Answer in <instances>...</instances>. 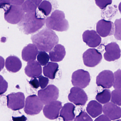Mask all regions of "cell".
Returning a JSON list of instances; mask_svg holds the SVG:
<instances>
[{
  "label": "cell",
  "mask_w": 121,
  "mask_h": 121,
  "mask_svg": "<svg viewBox=\"0 0 121 121\" xmlns=\"http://www.w3.org/2000/svg\"><path fill=\"white\" fill-rule=\"evenodd\" d=\"M31 39L38 49L46 52L51 51L59 42L58 37L56 33L46 28L32 35Z\"/></svg>",
  "instance_id": "cell-1"
},
{
  "label": "cell",
  "mask_w": 121,
  "mask_h": 121,
  "mask_svg": "<svg viewBox=\"0 0 121 121\" xmlns=\"http://www.w3.org/2000/svg\"><path fill=\"white\" fill-rule=\"evenodd\" d=\"M45 18L39 17L37 13L25 14L18 24L21 30L26 35L32 34L40 30L45 23Z\"/></svg>",
  "instance_id": "cell-2"
},
{
  "label": "cell",
  "mask_w": 121,
  "mask_h": 121,
  "mask_svg": "<svg viewBox=\"0 0 121 121\" xmlns=\"http://www.w3.org/2000/svg\"><path fill=\"white\" fill-rule=\"evenodd\" d=\"M45 23L48 29L57 31H65L69 28V24L65 18V14L58 10L53 12L51 16L46 19Z\"/></svg>",
  "instance_id": "cell-3"
},
{
  "label": "cell",
  "mask_w": 121,
  "mask_h": 121,
  "mask_svg": "<svg viewBox=\"0 0 121 121\" xmlns=\"http://www.w3.org/2000/svg\"><path fill=\"white\" fill-rule=\"evenodd\" d=\"M38 95L40 100L46 105L58 99L59 90L54 85H49L44 89L39 91Z\"/></svg>",
  "instance_id": "cell-4"
},
{
  "label": "cell",
  "mask_w": 121,
  "mask_h": 121,
  "mask_svg": "<svg viewBox=\"0 0 121 121\" xmlns=\"http://www.w3.org/2000/svg\"><path fill=\"white\" fill-rule=\"evenodd\" d=\"M43 105L36 95H30L26 99L24 111L26 114L30 115L37 114L41 111Z\"/></svg>",
  "instance_id": "cell-5"
},
{
  "label": "cell",
  "mask_w": 121,
  "mask_h": 121,
  "mask_svg": "<svg viewBox=\"0 0 121 121\" xmlns=\"http://www.w3.org/2000/svg\"><path fill=\"white\" fill-rule=\"evenodd\" d=\"M5 12V19L12 24L19 23L25 15L24 12L20 6L11 5Z\"/></svg>",
  "instance_id": "cell-6"
},
{
  "label": "cell",
  "mask_w": 121,
  "mask_h": 121,
  "mask_svg": "<svg viewBox=\"0 0 121 121\" xmlns=\"http://www.w3.org/2000/svg\"><path fill=\"white\" fill-rule=\"evenodd\" d=\"M90 81V73L83 69L77 70L72 74L71 82L75 87L85 88L89 85Z\"/></svg>",
  "instance_id": "cell-7"
},
{
  "label": "cell",
  "mask_w": 121,
  "mask_h": 121,
  "mask_svg": "<svg viewBox=\"0 0 121 121\" xmlns=\"http://www.w3.org/2000/svg\"><path fill=\"white\" fill-rule=\"evenodd\" d=\"M82 58L85 65L87 67H94L101 62L102 56L97 49L91 48L83 53Z\"/></svg>",
  "instance_id": "cell-8"
},
{
  "label": "cell",
  "mask_w": 121,
  "mask_h": 121,
  "mask_svg": "<svg viewBox=\"0 0 121 121\" xmlns=\"http://www.w3.org/2000/svg\"><path fill=\"white\" fill-rule=\"evenodd\" d=\"M8 108L14 111L22 109L24 107L25 97L21 92L13 93L7 96Z\"/></svg>",
  "instance_id": "cell-9"
},
{
  "label": "cell",
  "mask_w": 121,
  "mask_h": 121,
  "mask_svg": "<svg viewBox=\"0 0 121 121\" xmlns=\"http://www.w3.org/2000/svg\"><path fill=\"white\" fill-rule=\"evenodd\" d=\"M71 102L77 105H84L88 100V97L85 91L80 88L73 87L71 89L68 95Z\"/></svg>",
  "instance_id": "cell-10"
},
{
  "label": "cell",
  "mask_w": 121,
  "mask_h": 121,
  "mask_svg": "<svg viewBox=\"0 0 121 121\" xmlns=\"http://www.w3.org/2000/svg\"><path fill=\"white\" fill-rule=\"evenodd\" d=\"M114 73L111 71L105 70L100 72L96 78V84L105 89L110 88L113 85Z\"/></svg>",
  "instance_id": "cell-11"
},
{
  "label": "cell",
  "mask_w": 121,
  "mask_h": 121,
  "mask_svg": "<svg viewBox=\"0 0 121 121\" xmlns=\"http://www.w3.org/2000/svg\"><path fill=\"white\" fill-rule=\"evenodd\" d=\"M61 108V102L56 100L46 105L43 109V112L48 119H56L58 117Z\"/></svg>",
  "instance_id": "cell-12"
},
{
  "label": "cell",
  "mask_w": 121,
  "mask_h": 121,
  "mask_svg": "<svg viewBox=\"0 0 121 121\" xmlns=\"http://www.w3.org/2000/svg\"><path fill=\"white\" fill-rule=\"evenodd\" d=\"M105 52L104 53V59L108 61H114L120 58L121 50L116 42H112L106 45Z\"/></svg>",
  "instance_id": "cell-13"
},
{
  "label": "cell",
  "mask_w": 121,
  "mask_h": 121,
  "mask_svg": "<svg viewBox=\"0 0 121 121\" xmlns=\"http://www.w3.org/2000/svg\"><path fill=\"white\" fill-rule=\"evenodd\" d=\"M114 26L111 21L101 20L96 25V31L99 35L103 37L111 36L114 33Z\"/></svg>",
  "instance_id": "cell-14"
},
{
  "label": "cell",
  "mask_w": 121,
  "mask_h": 121,
  "mask_svg": "<svg viewBox=\"0 0 121 121\" xmlns=\"http://www.w3.org/2000/svg\"><path fill=\"white\" fill-rule=\"evenodd\" d=\"M83 41L89 47L95 48L99 45L102 41L101 37L95 30H87L82 35Z\"/></svg>",
  "instance_id": "cell-15"
},
{
  "label": "cell",
  "mask_w": 121,
  "mask_h": 121,
  "mask_svg": "<svg viewBox=\"0 0 121 121\" xmlns=\"http://www.w3.org/2000/svg\"><path fill=\"white\" fill-rule=\"evenodd\" d=\"M103 112L104 115L111 120H117L121 117V109L120 107L111 102L108 103L103 106Z\"/></svg>",
  "instance_id": "cell-16"
},
{
  "label": "cell",
  "mask_w": 121,
  "mask_h": 121,
  "mask_svg": "<svg viewBox=\"0 0 121 121\" xmlns=\"http://www.w3.org/2000/svg\"><path fill=\"white\" fill-rule=\"evenodd\" d=\"M26 75L30 78H39L41 75L42 68L38 61L36 60L28 62L25 69Z\"/></svg>",
  "instance_id": "cell-17"
},
{
  "label": "cell",
  "mask_w": 121,
  "mask_h": 121,
  "mask_svg": "<svg viewBox=\"0 0 121 121\" xmlns=\"http://www.w3.org/2000/svg\"><path fill=\"white\" fill-rule=\"evenodd\" d=\"M39 51L37 47L34 44H29L23 48L22 58L25 61L29 62L36 60Z\"/></svg>",
  "instance_id": "cell-18"
},
{
  "label": "cell",
  "mask_w": 121,
  "mask_h": 121,
  "mask_svg": "<svg viewBox=\"0 0 121 121\" xmlns=\"http://www.w3.org/2000/svg\"><path fill=\"white\" fill-rule=\"evenodd\" d=\"M66 55L65 47L60 44H57L54 47L53 50L49 52L50 60L53 62H58L63 59Z\"/></svg>",
  "instance_id": "cell-19"
},
{
  "label": "cell",
  "mask_w": 121,
  "mask_h": 121,
  "mask_svg": "<svg viewBox=\"0 0 121 121\" xmlns=\"http://www.w3.org/2000/svg\"><path fill=\"white\" fill-rule=\"evenodd\" d=\"M75 106L70 103H66L61 108L60 112V117L64 121H72L75 118Z\"/></svg>",
  "instance_id": "cell-20"
},
{
  "label": "cell",
  "mask_w": 121,
  "mask_h": 121,
  "mask_svg": "<svg viewBox=\"0 0 121 121\" xmlns=\"http://www.w3.org/2000/svg\"><path fill=\"white\" fill-rule=\"evenodd\" d=\"M5 67L7 70L10 72L17 73L22 68V61L15 56H10L6 59Z\"/></svg>",
  "instance_id": "cell-21"
},
{
  "label": "cell",
  "mask_w": 121,
  "mask_h": 121,
  "mask_svg": "<svg viewBox=\"0 0 121 121\" xmlns=\"http://www.w3.org/2000/svg\"><path fill=\"white\" fill-rule=\"evenodd\" d=\"M86 111L92 117L95 118L102 112V105L97 101L91 100L88 104Z\"/></svg>",
  "instance_id": "cell-22"
},
{
  "label": "cell",
  "mask_w": 121,
  "mask_h": 121,
  "mask_svg": "<svg viewBox=\"0 0 121 121\" xmlns=\"http://www.w3.org/2000/svg\"><path fill=\"white\" fill-rule=\"evenodd\" d=\"M58 69L59 65L57 63L49 62L43 68L44 75L47 78L53 80Z\"/></svg>",
  "instance_id": "cell-23"
},
{
  "label": "cell",
  "mask_w": 121,
  "mask_h": 121,
  "mask_svg": "<svg viewBox=\"0 0 121 121\" xmlns=\"http://www.w3.org/2000/svg\"><path fill=\"white\" fill-rule=\"evenodd\" d=\"M42 0H28L24 1L22 5V8L25 13H26L36 12L37 9Z\"/></svg>",
  "instance_id": "cell-24"
},
{
  "label": "cell",
  "mask_w": 121,
  "mask_h": 121,
  "mask_svg": "<svg viewBox=\"0 0 121 121\" xmlns=\"http://www.w3.org/2000/svg\"><path fill=\"white\" fill-rule=\"evenodd\" d=\"M98 102L102 104H105L109 102L111 99V92L107 89L103 90L102 91L97 93L96 97Z\"/></svg>",
  "instance_id": "cell-25"
},
{
  "label": "cell",
  "mask_w": 121,
  "mask_h": 121,
  "mask_svg": "<svg viewBox=\"0 0 121 121\" xmlns=\"http://www.w3.org/2000/svg\"><path fill=\"white\" fill-rule=\"evenodd\" d=\"M38 8L44 15L47 16L49 15L52 10V5L49 1L44 0L40 3Z\"/></svg>",
  "instance_id": "cell-26"
},
{
  "label": "cell",
  "mask_w": 121,
  "mask_h": 121,
  "mask_svg": "<svg viewBox=\"0 0 121 121\" xmlns=\"http://www.w3.org/2000/svg\"><path fill=\"white\" fill-rule=\"evenodd\" d=\"M37 57L38 62L42 66H46L50 59L48 54L45 52L42 51L39 52Z\"/></svg>",
  "instance_id": "cell-27"
},
{
  "label": "cell",
  "mask_w": 121,
  "mask_h": 121,
  "mask_svg": "<svg viewBox=\"0 0 121 121\" xmlns=\"http://www.w3.org/2000/svg\"><path fill=\"white\" fill-rule=\"evenodd\" d=\"M121 90H113L111 93V103L117 106H121Z\"/></svg>",
  "instance_id": "cell-28"
},
{
  "label": "cell",
  "mask_w": 121,
  "mask_h": 121,
  "mask_svg": "<svg viewBox=\"0 0 121 121\" xmlns=\"http://www.w3.org/2000/svg\"><path fill=\"white\" fill-rule=\"evenodd\" d=\"M121 70L118 69L114 74L113 86L115 90H121Z\"/></svg>",
  "instance_id": "cell-29"
},
{
  "label": "cell",
  "mask_w": 121,
  "mask_h": 121,
  "mask_svg": "<svg viewBox=\"0 0 121 121\" xmlns=\"http://www.w3.org/2000/svg\"><path fill=\"white\" fill-rule=\"evenodd\" d=\"M115 31L114 32L115 37L118 40H121V19H117L115 22Z\"/></svg>",
  "instance_id": "cell-30"
},
{
  "label": "cell",
  "mask_w": 121,
  "mask_h": 121,
  "mask_svg": "<svg viewBox=\"0 0 121 121\" xmlns=\"http://www.w3.org/2000/svg\"><path fill=\"white\" fill-rule=\"evenodd\" d=\"M74 121H93V120L86 112L82 111L76 117Z\"/></svg>",
  "instance_id": "cell-31"
},
{
  "label": "cell",
  "mask_w": 121,
  "mask_h": 121,
  "mask_svg": "<svg viewBox=\"0 0 121 121\" xmlns=\"http://www.w3.org/2000/svg\"><path fill=\"white\" fill-rule=\"evenodd\" d=\"M8 88V83L0 75V96L5 92Z\"/></svg>",
  "instance_id": "cell-32"
},
{
  "label": "cell",
  "mask_w": 121,
  "mask_h": 121,
  "mask_svg": "<svg viewBox=\"0 0 121 121\" xmlns=\"http://www.w3.org/2000/svg\"><path fill=\"white\" fill-rule=\"evenodd\" d=\"M95 4L101 9H103L107 5L111 4L112 2V0H95Z\"/></svg>",
  "instance_id": "cell-33"
},
{
  "label": "cell",
  "mask_w": 121,
  "mask_h": 121,
  "mask_svg": "<svg viewBox=\"0 0 121 121\" xmlns=\"http://www.w3.org/2000/svg\"><path fill=\"white\" fill-rule=\"evenodd\" d=\"M39 86L41 87V88L42 89L46 88L48 84L49 81L48 78L41 75L39 77Z\"/></svg>",
  "instance_id": "cell-34"
},
{
  "label": "cell",
  "mask_w": 121,
  "mask_h": 121,
  "mask_svg": "<svg viewBox=\"0 0 121 121\" xmlns=\"http://www.w3.org/2000/svg\"><path fill=\"white\" fill-rule=\"evenodd\" d=\"M12 5L10 0H0V8L4 9L5 11L7 10L8 8Z\"/></svg>",
  "instance_id": "cell-35"
},
{
  "label": "cell",
  "mask_w": 121,
  "mask_h": 121,
  "mask_svg": "<svg viewBox=\"0 0 121 121\" xmlns=\"http://www.w3.org/2000/svg\"><path fill=\"white\" fill-rule=\"evenodd\" d=\"M31 86L32 87L34 88H38L39 87V83L38 80L36 78H34L31 79L29 82Z\"/></svg>",
  "instance_id": "cell-36"
},
{
  "label": "cell",
  "mask_w": 121,
  "mask_h": 121,
  "mask_svg": "<svg viewBox=\"0 0 121 121\" xmlns=\"http://www.w3.org/2000/svg\"><path fill=\"white\" fill-rule=\"evenodd\" d=\"M94 121H111L108 117L105 115L103 114L99 116Z\"/></svg>",
  "instance_id": "cell-37"
},
{
  "label": "cell",
  "mask_w": 121,
  "mask_h": 121,
  "mask_svg": "<svg viewBox=\"0 0 121 121\" xmlns=\"http://www.w3.org/2000/svg\"><path fill=\"white\" fill-rule=\"evenodd\" d=\"M24 1L22 0H11L10 2L12 5L20 6L23 4Z\"/></svg>",
  "instance_id": "cell-38"
},
{
  "label": "cell",
  "mask_w": 121,
  "mask_h": 121,
  "mask_svg": "<svg viewBox=\"0 0 121 121\" xmlns=\"http://www.w3.org/2000/svg\"><path fill=\"white\" fill-rule=\"evenodd\" d=\"M12 119L13 121H26L27 120V117L24 115H23L21 117H12Z\"/></svg>",
  "instance_id": "cell-39"
},
{
  "label": "cell",
  "mask_w": 121,
  "mask_h": 121,
  "mask_svg": "<svg viewBox=\"0 0 121 121\" xmlns=\"http://www.w3.org/2000/svg\"><path fill=\"white\" fill-rule=\"evenodd\" d=\"M4 59L2 56H0V72L4 68Z\"/></svg>",
  "instance_id": "cell-40"
},
{
  "label": "cell",
  "mask_w": 121,
  "mask_h": 121,
  "mask_svg": "<svg viewBox=\"0 0 121 121\" xmlns=\"http://www.w3.org/2000/svg\"><path fill=\"white\" fill-rule=\"evenodd\" d=\"M121 121V120H115V121Z\"/></svg>",
  "instance_id": "cell-41"
}]
</instances>
